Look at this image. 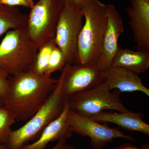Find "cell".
I'll list each match as a JSON object with an SVG mask.
<instances>
[{
  "mask_svg": "<svg viewBox=\"0 0 149 149\" xmlns=\"http://www.w3.org/2000/svg\"><path fill=\"white\" fill-rule=\"evenodd\" d=\"M58 79L30 71L9 77V88L3 106L16 120L27 121L42 107Z\"/></svg>",
  "mask_w": 149,
  "mask_h": 149,
  "instance_id": "obj_1",
  "label": "cell"
},
{
  "mask_svg": "<svg viewBox=\"0 0 149 149\" xmlns=\"http://www.w3.org/2000/svg\"><path fill=\"white\" fill-rule=\"evenodd\" d=\"M84 23L78 37L76 64L96 65L101 53L106 29L107 4L100 0H89L82 8Z\"/></svg>",
  "mask_w": 149,
  "mask_h": 149,
  "instance_id": "obj_2",
  "label": "cell"
},
{
  "mask_svg": "<svg viewBox=\"0 0 149 149\" xmlns=\"http://www.w3.org/2000/svg\"><path fill=\"white\" fill-rule=\"evenodd\" d=\"M61 73L49 98L42 107L20 128L12 130L3 144L6 149H21L40 137L43 130L61 114L65 100L62 95Z\"/></svg>",
  "mask_w": 149,
  "mask_h": 149,
  "instance_id": "obj_3",
  "label": "cell"
},
{
  "mask_svg": "<svg viewBox=\"0 0 149 149\" xmlns=\"http://www.w3.org/2000/svg\"><path fill=\"white\" fill-rule=\"evenodd\" d=\"M37 50L27 27L8 31L0 44V71L9 77L30 71Z\"/></svg>",
  "mask_w": 149,
  "mask_h": 149,
  "instance_id": "obj_4",
  "label": "cell"
},
{
  "mask_svg": "<svg viewBox=\"0 0 149 149\" xmlns=\"http://www.w3.org/2000/svg\"><path fill=\"white\" fill-rule=\"evenodd\" d=\"M64 7L63 0H39L27 16V31L37 48L54 39Z\"/></svg>",
  "mask_w": 149,
  "mask_h": 149,
  "instance_id": "obj_5",
  "label": "cell"
},
{
  "mask_svg": "<svg viewBox=\"0 0 149 149\" xmlns=\"http://www.w3.org/2000/svg\"><path fill=\"white\" fill-rule=\"evenodd\" d=\"M104 82L91 90L73 95L68 99L69 109L77 114L91 118L105 110L128 112L119 97L111 93Z\"/></svg>",
  "mask_w": 149,
  "mask_h": 149,
  "instance_id": "obj_6",
  "label": "cell"
},
{
  "mask_svg": "<svg viewBox=\"0 0 149 149\" xmlns=\"http://www.w3.org/2000/svg\"><path fill=\"white\" fill-rule=\"evenodd\" d=\"M82 9L64 4L56 28V45L63 53L68 63H75L78 37L83 26Z\"/></svg>",
  "mask_w": 149,
  "mask_h": 149,
  "instance_id": "obj_7",
  "label": "cell"
},
{
  "mask_svg": "<svg viewBox=\"0 0 149 149\" xmlns=\"http://www.w3.org/2000/svg\"><path fill=\"white\" fill-rule=\"evenodd\" d=\"M67 121L73 133L91 139L93 149H103L108 144L116 139L135 141L130 136L125 135L117 128H112L93 120L90 118L77 114L69 109Z\"/></svg>",
  "mask_w": 149,
  "mask_h": 149,
  "instance_id": "obj_8",
  "label": "cell"
},
{
  "mask_svg": "<svg viewBox=\"0 0 149 149\" xmlns=\"http://www.w3.org/2000/svg\"><path fill=\"white\" fill-rule=\"evenodd\" d=\"M61 73L62 92L64 100L91 90L104 82V71L97 65L84 66L68 63L61 70Z\"/></svg>",
  "mask_w": 149,
  "mask_h": 149,
  "instance_id": "obj_9",
  "label": "cell"
},
{
  "mask_svg": "<svg viewBox=\"0 0 149 149\" xmlns=\"http://www.w3.org/2000/svg\"><path fill=\"white\" fill-rule=\"evenodd\" d=\"M107 22L102 43L101 53L97 65L103 71L111 66L120 47L119 37L124 31L121 15L114 5H107Z\"/></svg>",
  "mask_w": 149,
  "mask_h": 149,
  "instance_id": "obj_10",
  "label": "cell"
},
{
  "mask_svg": "<svg viewBox=\"0 0 149 149\" xmlns=\"http://www.w3.org/2000/svg\"><path fill=\"white\" fill-rule=\"evenodd\" d=\"M125 9L137 50L149 52V0H130Z\"/></svg>",
  "mask_w": 149,
  "mask_h": 149,
  "instance_id": "obj_11",
  "label": "cell"
},
{
  "mask_svg": "<svg viewBox=\"0 0 149 149\" xmlns=\"http://www.w3.org/2000/svg\"><path fill=\"white\" fill-rule=\"evenodd\" d=\"M104 82L111 91L121 92H142L149 96V89L143 84L139 74L120 67L111 66L104 70Z\"/></svg>",
  "mask_w": 149,
  "mask_h": 149,
  "instance_id": "obj_12",
  "label": "cell"
},
{
  "mask_svg": "<svg viewBox=\"0 0 149 149\" xmlns=\"http://www.w3.org/2000/svg\"><path fill=\"white\" fill-rule=\"evenodd\" d=\"M69 110L67 101L65 100L64 109L59 116L43 130L34 143L26 145L21 149H45L50 142L67 140L71 137L73 132L67 121Z\"/></svg>",
  "mask_w": 149,
  "mask_h": 149,
  "instance_id": "obj_13",
  "label": "cell"
},
{
  "mask_svg": "<svg viewBox=\"0 0 149 149\" xmlns=\"http://www.w3.org/2000/svg\"><path fill=\"white\" fill-rule=\"evenodd\" d=\"M141 112L102 111L90 118L99 123H110L128 131H136L149 135V125L143 120Z\"/></svg>",
  "mask_w": 149,
  "mask_h": 149,
  "instance_id": "obj_14",
  "label": "cell"
},
{
  "mask_svg": "<svg viewBox=\"0 0 149 149\" xmlns=\"http://www.w3.org/2000/svg\"><path fill=\"white\" fill-rule=\"evenodd\" d=\"M111 66L123 68L139 75L145 73L149 67V52L120 47Z\"/></svg>",
  "mask_w": 149,
  "mask_h": 149,
  "instance_id": "obj_15",
  "label": "cell"
},
{
  "mask_svg": "<svg viewBox=\"0 0 149 149\" xmlns=\"http://www.w3.org/2000/svg\"><path fill=\"white\" fill-rule=\"evenodd\" d=\"M27 16L16 7L0 4V37L13 29L27 27Z\"/></svg>",
  "mask_w": 149,
  "mask_h": 149,
  "instance_id": "obj_16",
  "label": "cell"
},
{
  "mask_svg": "<svg viewBox=\"0 0 149 149\" xmlns=\"http://www.w3.org/2000/svg\"><path fill=\"white\" fill-rule=\"evenodd\" d=\"M56 45L54 38L38 48L30 72L40 76L45 75L52 51Z\"/></svg>",
  "mask_w": 149,
  "mask_h": 149,
  "instance_id": "obj_17",
  "label": "cell"
},
{
  "mask_svg": "<svg viewBox=\"0 0 149 149\" xmlns=\"http://www.w3.org/2000/svg\"><path fill=\"white\" fill-rule=\"evenodd\" d=\"M16 119L10 111L3 106L0 107V142L3 144L12 131V125Z\"/></svg>",
  "mask_w": 149,
  "mask_h": 149,
  "instance_id": "obj_18",
  "label": "cell"
},
{
  "mask_svg": "<svg viewBox=\"0 0 149 149\" xmlns=\"http://www.w3.org/2000/svg\"><path fill=\"white\" fill-rule=\"evenodd\" d=\"M68 63L64 54L56 45L52 51L45 75L52 76V74L56 71H61Z\"/></svg>",
  "mask_w": 149,
  "mask_h": 149,
  "instance_id": "obj_19",
  "label": "cell"
},
{
  "mask_svg": "<svg viewBox=\"0 0 149 149\" xmlns=\"http://www.w3.org/2000/svg\"><path fill=\"white\" fill-rule=\"evenodd\" d=\"M9 76L0 71V107L3 106L9 88Z\"/></svg>",
  "mask_w": 149,
  "mask_h": 149,
  "instance_id": "obj_20",
  "label": "cell"
},
{
  "mask_svg": "<svg viewBox=\"0 0 149 149\" xmlns=\"http://www.w3.org/2000/svg\"><path fill=\"white\" fill-rule=\"evenodd\" d=\"M0 4L10 7L19 6L31 9L35 3L33 0H0Z\"/></svg>",
  "mask_w": 149,
  "mask_h": 149,
  "instance_id": "obj_21",
  "label": "cell"
},
{
  "mask_svg": "<svg viewBox=\"0 0 149 149\" xmlns=\"http://www.w3.org/2000/svg\"><path fill=\"white\" fill-rule=\"evenodd\" d=\"M89 0H63L64 4H70L82 9Z\"/></svg>",
  "mask_w": 149,
  "mask_h": 149,
  "instance_id": "obj_22",
  "label": "cell"
},
{
  "mask_svg": "<svg viewBox=\"0 0 149 149\" xmlns=\"http://www.w3.org/2000/svg\"><path fill=\"white\" fill-rule=\"evenodd\" d=\"M111 149H149V146L148 144H145L142 145L141 148H138L129 143H125L115 147Z\"/></svg>",
  "mask_w": 149,
  "mask_h": 149,
  "instance_id": "obj_23",
  "label": "cell"
},
{
  "mask_svg": "<svg viewBox=\"0 0 149 149\" xmlns=\"http://www.w3.org/2000/svg\"><path fill=\"white\" fill-rule=\"evenodd\" d=\"M51 149H76V148L67 143V140H63L57 141L55 146Z\"/></svg>",
  "mask_w": 149,
  "mask_h": 149,
  "instance_id": "obj_24",
  "label": "cell"
},
{
  "mask_svg": "<svg viewBox=\"0 0 149 149\" xmlns=\"http://www.w3.org/2000/svg\"><path fill=\"white\" fill-rule=\"evenodd\" d=\"M0 149H6L4 144L0 142Z\"/></svg>",
  "mask_w": 149,
  "mask_h": 149,
  "instance_id": "obj_25",
  "label": "cell"
}]
</instances>
